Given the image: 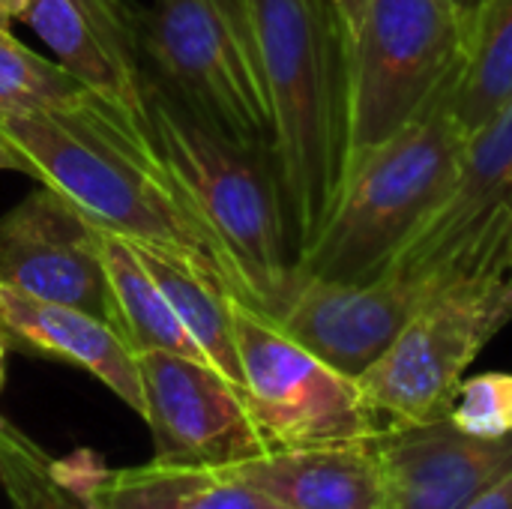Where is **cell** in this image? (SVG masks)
I'll return each instance as SVG.
<instances>
[{
  "label": "cell",
  "mask_w": 512,
  "mask_h": 509,
  "mask_svg": "<svg viewBox=\"0 0 512 509\" xmlns=\"http://www.w3.org/2000/svg\"><path fill=\"white\" fill-rule=\"evenodd\" d=\"M0 132L18 153L21 174L63 195L90 225L171 252L240 300L225 252L195 216L162 153L141 147L96 96L0 114Z\"/></svg>",
  "instance_id": "1"
},
{
  "label": "cell",
  "mask_w": 512,
  "mask_h": 509,
  "mask_svg": "<svg viewBox=\"0 0 512 509\" xmlns=\"http://www.w3.org/2000/svg\"><path fill=\"white\" fill-rule=\"evenodd\" d=\"M252 21L273 159L300 258L345 186L348 48L330 0H252Z\"/></svg>",
  "instance_id": "2"
},
{
  "label": "cell",
  "mask_w": 512,
  "mask_h": 509,
  "mask_svg": "<svg viewBox=\"0 0 512 509\" xmlns=\"http://www.w3.org/2000/svg\"><path fill=\"white\" fill-rule=\"evenodd\" d=\"M150 117L171 177L234 270L240 303L276 321L294 288L297 246L273 150L234 141L153 78Z\"/></svg>",
  "instance_id": "3"
},
{
  "label": "cell",
  "mask_w": 512,
  "mask_h": 509,
  "mask_svg": "<svg viewBox=\"0 0 512 509\" xmlns=\"http://www.w3.org/2000/svg\"><path fill=\"white\" fill-rule=\"evenodd\" d=\"M462 153L465 135L444 93L348 171L330 219L300 252L297 273L348 285L381 279L450 198Z\"/></svg>",
  "instance_id": "4"
},
{
  "label": "cell",
  "mask_w": 512,
  "mask_h": 509,
  "mask_svg": "<svg viewBox=\"0 0 512 509\" xmlns=\"http://www.w3.org/2000/svg\"><path fill=\"white\" fill-rule=\"evenodd\" d=\"M468 21L450 0H372L348 48V171L417 123L456 81Z\"/></svg>",
  "instance_id": "5"
},
{
  "label": "cell",
  "mask_w": 512,
  "mask_h": 509,
  "mask_svg": "<svg viewBox=\"0 0 512 509\" xmlns=\"http://www.w3.org/2000/svg\"><path fill=\"white\" fill-rule=\"evenodd\" d=\"M512 324V261L444 285L360 378L369 408L390 426L450 414L480 351Z\"/></svg>",
  "instance_id": "6"
},
{
  "label": "cell",
  "mask_w": 512,
  "mask_h": 509,
  "mask_svg": "<svg viewBox=\"0 0 512 509\" xmlns=\"http://www.w3.org/2000/svg\"><path fill=\"white\" fill-rule=\"evenodd\" d=\"M243 399L270 450L363 441L381 432L357 378L333 369L279 324L231 300Z\"/></svg>",
  "instance_id": "7"
},
{
  "label": "cell",
  "mask_w": 512,
  "mask_h": 509,
  "mask_svg": "<svg viewBox=\"0 0 512 509\" xmlns=\"http://www.w3.org/2000/svg\"><path fill=\"white\" fill-rule=\"evenodd\" d=\"M141 48L150 78L171 96L234 141L273 150L264 78L213 0H150Z\"/></svg>",
  "instance_id": "8"
},
{
  "label": "cell",
  "mask_w": 512,
  "mask_h": 509,
  "mask_svg": "<svg viewBox=\"0 0 512 509\" xmlns=\"http://www.w3.org/2000/svg\"><path fill=\"white\" fill-rule=\"evenodd\" d=\"M504 261H512V105L465 141L450 198L387 273L450 285Z\"/></svg>",
  "instance_id": "9"
},
{
  "label": "cell",
  "mask_w": 512,
  "mask_h": 509,
  "mask_svg": "<svg viewBox=\"0 0 512 509\" xmlns=\"http://www.w3.org/2000/svg\"><path fill=\"white\" fill-rule=\"evenodd\" d=\"M138 372L156 462L228 471L270 453L243 393L210 363L144 351Z\"/></svg>",
  "instance_id": "10"
},
{
  "label": "cell",
  "mask_w": 512,
  "mask_h": 509,
  "mask_svg": "<svg viewBox=\"0 0 512 509\" xmlns=\"http://www.w3.org/2000/svg\"><path fill=\"white\" fill-rule=\"evenodd\" d=\"M24 21L147 150H156L141 6L132 0H30Z\"/></svg>",
  "instance_id": "11"
},
{
  "label": "cell",
  "mask_w": 512,
  "mask_h": 509,
  "mask_svg": "<svg viewBox=\"0 0 512 509\" xmlns=\"http://www.w3.org/2000/svg\"><path fill=\"white\" fill-rule=\"evenodd\" d=\"M441 288L399 273L348 285L294 270L291 297L273 324L333 369L360 378Z\"/></svg>",
  "instance_id": "12"
},
{
  "label": "cell",
  "mask_w": 512,
  "mask_h": 509,
  "mask_svg": "<svg viewBox=\"0 0 512 509\" xmlns=\"http://www.w3.org/2000/svg\"><path fill=\"white\" fill-rule=\"evenodd\" d=\"M0 285L84 309L117 330L96 228L48 186L33 189L0 219Z\"/></svg>",
  "instance_id": "13"
},
{
  "label": "cell",
  "mask_w": 512,
  "mask_h": 509,
  "mask_svg": "<svg viewBox=\"0 0 512 509\" xmlns=\"http://www.w3.org/2000/svg\"><path fill=\"white\" fill-rule=\"evenodd\" d=\"M381 509H465L512 471V438H474L444 420L381 426Z\"/></svg>",
  "instance_id": "14"
},
{
  "label": "cell",
  "mask_w": 512,
  "mask_h": 509,
  "mask_svg": "<svg viewBox=\"0 0 512 509\" xmlns=\"http://www.w3.org/2000/svg\"><path fill=\"white\" fill-rule=\"evenodd\" d=\"M0 339L33 354L81 366L138 417H144L138 354L108 321L84 309L45 303L0 285Z\"/></svg>",
  "instance_id": "15"
},
{
  "label": "cell",
  "mask_w": 512,
  "mask_h": 509,
  "mask_svg": "<svg viewBox=\"0 0 512 509\" xmlns=\"http://www.w3.org/2000/svg\"><path fill=\"white\" fill-rule=\"evenodd\" d=\"M228 471L282 509H381L384 501L375 435L345 444L270 450Z\"/></svg>",
  "instance_id": "16"
},
{
  "label": "cell",
  "mask_w": 512,
  "mask_h": 509,
  "mask_svg": "<svg viewBox=\"0 0 512 509\" xmlns=\"http://www.w3.org/2000/svg\"><path fill=\"white\" fill-rule=\"evenodd\" d=\"M96 246H99L108 288L114 297L117 333L126 339V345L135 354L171 351V354H183V357L207 363L201 348L192 342V336L180 324L174 306L162 294L159 282L141 261L138 249L129 240L102 228H96Z\"/></svg>",
  "instance_id": "17"
},
{
  "label": "cell",
  "mask_w": 512,
  "mask_h": 509,
  "mask_svg": "<svg viewBox=\"0 0 512 509\" xmlns=\"http://www.w3.org/2000/svg\"><path fill=\"white\" fill-rule=\"evenodd\" d=\"M512 105V0H483L468 21L465 57L447 108L465 141Z\"/></svg>",
  "instance_id": "18"
},
{
  "label": "cell",
  "mask_w": 512,
  "mask_h": 509,
  "mask_svg": "<svg viewBox=\"0 0 512 509\" xmlns=\"http://www.w3.org/2000/svg\"><path fill=\"white\" fill-rule=\"evenodd\" d=\"M159 282L162 294L174 306L180 324L192 336V342L201 348L207 363L222 372L240 393H243V366H240V351H237V336H234V312H231V294L228 288L204 273L201 267L156 249V246H141L132 243Z\"/></svg>",
  "instance_id": "19"
},
{
  "label": "cell",
  "mask_w": 512,
  "mask_h": 509,
  "mask_svg": "<svg viewBox=\"0 0 512 509\" xmlns=\"http://www.w3.org/2000/svg\"><path fill=\"white\" fill-rule=\"evenodd\" d=\"M105 509H282L231 471L150 462L111 471L99 492Z\"/></svg>",
  "instance_id": "20"
},
{
  "label": "cell",
  "mask_w": 512,
  "mask_h": 509,
  "mask_svg": "<svg viewBox=\"0 0 512 509\" xmlns=\"http://www.w3.org/2000/svg\"><path fill=\"white\" fill-rule=\"evenodd\" d=\"M87 96L93 93L69 69L27 48L9 27H0V114L75 105Z\"/></svg>",
  "instance_id": "21"
},
{
  "label": "cell",
  "mask_w": 512,
  "mask_h": 509,
  "mask_svg": "<svg viewBox=\"0 0 512 509\" xmlns=\"http://www.w3.org/2000/svg\"><path fill=\"white\" fill-rule=\"evenodd\" d=\"M54 462L6 417H0V480L15 509H105L81 498L54 477Z\"/></svg>",
  "instance_id": "22"
},
{
  "label": "cell",
  "mask_w": 512,
  "mask_h": 509,
  "mask_svg": "<svg viewBox=\"0 0 512 509\" xmlns=\"http://www.w3.org/2000/svg\"><path fill=\"white\" fill-rule=\"evenodd\" d=\"M450 423L474 438H512V375L486 372L465 378L450 405Z\"/></svg>",
  "instance_id": "23"
},
{
  "label": "cell",
  "mask_w": 512,
  "mask_h": 509,
  "mask_svg": "<svg viewBox=\"0 0 512 509\" xmlns=\"http://www.w3.org/2000/svg\"><path fill=\"white\" fill-rule=\"evenodd\" d=\"M51 468H54V477H57L69 492H75V495H81V498H99L102 486H105L108 477H111V471L105 468V462H102L96 453H90V450H78L75 456L54 462Z\"/></svg>",
  "instance_id": "24"
},
{
  "label": "cell",
  "mask_w": 512,
  "mask_h": 509,
  "mask_svg": "<svg viewBox=\"0 0 512 509\" xmlns=\"http://www.w3.org/2000/svg\"><path fill=\"white\" fill-rule=\"evenodd\" d=\"M225 24L231 27L234 39L240 42L243 54L252 60V66L261 75V57H258V42H255V21H252V0H213ZM264 78V75H261Z\"/></svg>",
  "instance_id": "25"
},
{
  "label": "cell",
  "mask_w": 512,
  "mask_h": 509,
  "mask_svg": "<svg viewBox=\"0 0 512 509\" xmlns=\"http://www.w3.org/2000/svg\"><path fill=\"white\" fill-rule=\"evenodd\" d=\"M330 3H333V12L339 18V27H342L345 48H351L360 39V33H363V24L369 18L372 0H330Z\"/></svg>",
  "instance_id": "26"
},
{
  "label": "cell",
  "mask_w": 512,
  "mask_h": 509,
  "mask_svg": "<svg viewBox=\"0 0 512 509\" xmlns=\"http://www.w3.org/2000/svg\"><path fill=\"white\" fill-rule=\"evenodd\" d=\"M465 509H512V471L495 486H489L483 495H477Z\"/></svg>",
  "instance_id": "27"
},
{
  "label": "cell",
  "mask_w": 512,
  "mask_h": 509,
  "mask_svg": "<svg viewBox=\"0 0 512 509\" xmlns=\"http://www.w3.org/2000/svg\"><path fill=\"white\" fill-rule=\"evenodd\" d=\"M30 0H0V27H9L12 21H24Z\"/></svg>",
  "instance_id": "28"
},
{
  "label": "cell",
  "mask_w": 512,
  "mask_h": 509,
  "mask_svg": "<svg viewBox=\"0 0 512 509\" xmlns=\"http://www.w3.org/2000/svg\"><path fill=\"white\" fill-rule=\"evenodd\" d=\"M0 171H21V159L12 150V144L3 138V132H0Z\"/></svg>",
  "instance_id": "29"
},
{
  "label": "cell",
  "mask_w": 512,
  "mask_h": 509,
  "mask_svg": "<svg viewBox=\"0 0 512 509\" xmlns=\"http://www.w3.org/2000/svg\"><path fill=\"white\" fill-rule=\"evenodd\" d=\"M450 3H453V6H456L462 15H465V21H471V18H474V12L480 9V3H483V0H450Z\"/></svg>",
  "instance_id": "30"
},
{
  "label": "cell",
  "mask_w": 512,
  "mask_h": 509,
  "mask_svg": "<svg viewBox=\"0 0 512 509\" xmlns=\"http://www.w3.org/2000/svg\"><path fill=\"white\" fill-rule=\"evenodd\" d=\"M3 378H6V342L0 339V387H3Z\"/></svg>",
  "instance_id": "31"
}]
</instances>
